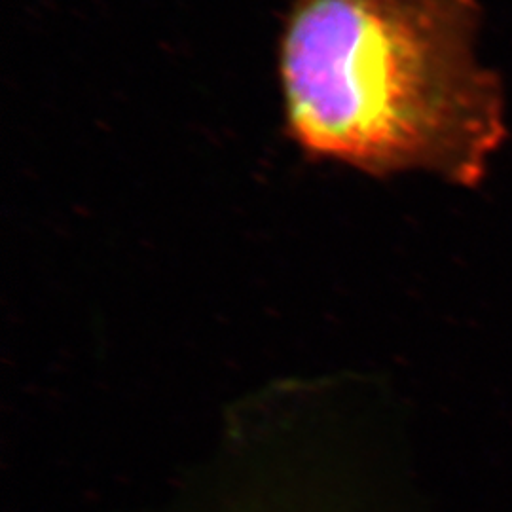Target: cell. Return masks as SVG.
<instances>
[{"mask_svg":"<svg viewBox=\"0 0 512 512\" xmlns=\"http://www.w3.org/2000/svg\"><path fill=\"white\" fill-rule=\"evenodd\" d=\"M478 31L476 0H293L281 80L294 137L372 173L478 186L507 137Z\"/></svg>","mask_w":512,"mask_h":512,"instance_id":"1","label":"cell"}]
</instances>
